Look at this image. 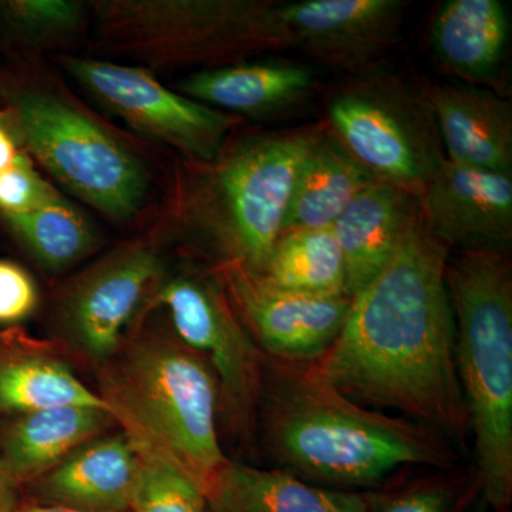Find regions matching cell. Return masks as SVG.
<instances>
[{"label": "cell", "mask_w": 512, "mask_h": 512, "mask_svg": "<svg viewBox=\"0 0 512 512\" xmlns=\"http://www.w3.org/2000/svg\"><path fill=\"white\" fill-rule=\"evenodd\" d=\"M448 256L420 210L390 261L353 296L338 338L315 363L349 399L394 410L466 447Z\"/></svg>", "instance_id": "obj_1"}, {"label": "cell", "mask_w": 512, "mask_h": 512, "mask_svg": "<svg viewBox=\"0 0 512 512\" xmlns=\"http://www.w3.org/2000/svg\"><path fill=\"white\" fill-rule=\"evenodd\" d=\"M258 413L272 468L320 487L372 491L409 467H456L436 431L349 399L315 362L264 356Z\"/></svg>", "instance_id": "obj_2"}, {"label": "cell", "mask_w": 512, "mask_h": 512, "mask_svg": "<svg viewBox=\"0 0 512 512\" xmlns=\"http://www.w3.org/2000/svg\"><path fill=\"white\" fill-rule=\"evenodd\" d=\"M446 284L481 500L495 512H507L512 500V271L507 252L457 251L448 256Z\"/></svg>", "instance_id": "obj_3"}, {"label": "cell", "mask_w": 512, "mask_h": 512, "mask_svg": "<svg viewBox=\"0 0 512 512\" xmlns=\"http://www.w3.org/2000/svg\"><path fill=\"white\" fill-rule=\"evenodd\" d=\"M110 384L103 399L138 450L173 461L207 494L231 461L218 436L217 379L204 357L183 343H144Z\"/></svg>", "instance_id": "obj_4"}, {"label": "cell", "mask_w": 512, "mask_h": 512, "mask_svg": "<svg viewBox=\"0 0 512 512\" xmlns=\"http://www.w3.org/2000/svg\"><path fill=\"white\" fill-rule=\"evenodd\" d=\"M279 6L266 0H111L97 3V12L120 49L151 63L184 66L291 49Z\"/></svg>", "instance_id": "obj_5"}, {"label": "cell", "mask_w": 512, "mask_h": 512, "mask_svg": "<svg viewBox=\"0 0 512 512\" xmlns=\"http://www.w3.org/2000/svg\"><path fill=\"white\" fill-rule=\"evenodd\" d=\"M330 130L377 180L420 200L446 160L423 89L394 74H356L330 96Z\"/></svg>", "instance_id": "obj_6"}, {"label": "cell", "mask_w": 512, "mask_h": 512, "mask_svg": "<svg viewBox=\"0 0 512 512\" xmlns=\"http://www.w3.org/2000/svg\"><path fill=\"white\" fill-rule=\"evenodd\" d=\"M18 123L30 153L70 191L114 220L136 214L147 191L143 165L99 124L43 94L19 100Z\"/></svg>", "instance_id": "obj_7"}, {"label": "cell", "mask_w": 512, "mask_h": 512, "mask_svg": "<svg viewBox=\"0 0 512 512\" xmlns=\"http://www.w3.org/2000/svg\"><path fill=\"white\" fill-rule=\"evenodd\" d=\"M323 127L256 137L235 148L214 180L218 228L234 266L261 275L281 237L299 168Z\"/></svg>", "instance_id": "obj_8"}, {"label": "cell", "mask_w": 512, "mask_h": 512, "mask_svg": "<svg viewBox=\"0 0 512 512\" xmlns=\"http://www.w3.org/2000/svg\"><path fill=\"white\" fill-rule=\"evenodd\" d=\"M64 67L130 126L198 160H215L234 126L228 114L167 89L146 70L74 57Z\"/></svg>", "instance_id": "obj_9"}, {"label": "cell", "mask_w": 512, "mask_h": 512, "mask_svg": "<svg viewBox=\"0 0 512 512\" xmlns=\"http://www.w3.org/2000/svg\"><path fill=\"white\" fill-rule=\"evenodd\" d=\"M181 343L210 360L218 392L235 423L256 419L262 360L247 329L214 285L200 279H175L160 292Z\"/></svg>", "instance_id": "obj_10"}, {"label": "cell", "mask_w": 512, "mask_h": 512, "mask_svg": "<svg viewBox=\"0 0 512 512\" xmlns=\"http://www.w3.org/2000/svg\"><path fill=\"white\" fill-rule=\"evenodd\" d=\"M403 0H301L279 6L291 49L352 76L402 39Z\"/></svg>", "instance_id": "obj_11"}, {"label": "cell", "mask_w": 512, "mask_h": 512, "mask_svg": "<svg viewBox=\"0 0 512 512\" xmlns=\"http://www.w3.org/2000/svg\"><path fill=\"white\" fill-rule=\"evenodd\" d=\"M229 279L242 318L262 352L288 362H316L325 355L352 302L348 295L284 291L238 266H232Z\"/></svg>", "instance_id": "obj_12"}, {"label": "cell", "mask_w": 512, "mask_h": 512, "mask_svg": "<svg viewBox=\"0 0 512 512\" xmlns=\"http://www.w3.org/2000/svg\"><path fill=\"white\" fill-rule=\"evenodd\" d=\"M431 234L448 249L507 251L512 241V177L444 160L419 200Z\"/></svg>", "instance_id": "obj_13"}, {"label": "cell", "mask_w": 512, "mask_h": 512, "mask_svg": "<svg viewBox=\"0 0 512 512\" xmlns=\"http://www.w3.org/2000/svg\"><path fill=\"white\" fill-rule=\"evenodd\" d=\"M421 89L450 163L512 177L510 100L491 87L457 80Z\"/></svg>", "instance_id": "obj_14"}, {"label": "cell", "mask_w": 512, "mask_h": 512, "mask_svg": "<svg viewBox=\"0 0 512 512\" xmlns=\"http://www.w3.org/2000/svg\"><path fill=\"white\" fill-rule=\"evenodd\" d=\"M157 271L153 252L134 247L111 256L84 276L66 303V316L74 338L87 353L106 359L117 349Z\"/></svg>", "instance_id": "obj_15"}, {"label": "cell", "mask_w": 512, "mask_h": 512, "mask_svg": "<svg viewBox=\"0 0 512 512\" xmlns=\"http://www.w3.org/2000/svg\"><path fill=\"white\" fill-rule=\"evenodd\" d=\"M141 454L127 433L77 448L37 478V501L89 512L130 511Z\"/></svg>", "instance_id": "obj_16"}, {"label": "cell", "mask_w": 512, "mask_h": 512, "mask_svg": "<svg viewBox=\"0 0 512 512\" xmlns=\"http://www.w3.org/2000/svg\"><path fill=\"white\" fill-rule=\"evenodd\" d=\"M419 212V201L413 195L377 180L340 214L332 228L345 261L350 298L382 271Z\"/></svg>", "instance_id": "obj_17"}, {"label": "cell", "mask_w": 512, "mask_h": 512, "mask_svg": "<svg viewBox=\"0 0 512 512\" xmlns=\"http://www.w3.org/2000/svg\"><path fill=\"white\" fill-rule=\"evenodd\" d=\"M510 33V15L500 0H447L431 22L430 43L457 82L490 87L503 67Z\"/></svg>", "instance_id": "obj_18"}, {"label": "cell", "mask_w": 512, "mask_h": 512, "mask_svg": "<svg viewBox=\"0 0 512 512\" xmlns=\"http://www.w3.org/2000/svg\"><path fill=\"white\" fill-rule=\"evenodd\" d=\"M178 87L205 106L268 117L302 107L312 96L316 79L308 66L274 60L201 70Z\"/></svg>", "instance_id": "obj_19"}, {"label": "cell", "mask_w": 512, "mask_h": 512, "mask_svg": "<svg viewBox=\"0 0 512 512\" xmlns=\"http://www.w3.org/2000/svg\"><path fill=\"white\" fill-rule=\"evenodd\" d=\"M375 495L320 487L276 468L231 461L205 494V512H370Z\"/></svg>", "instance_id": "obj_20"}, {"label": "cell", "mask_w": 512, "mask_h": 512, "mask_svg": "<svg viewBox=\"0 0 512 512\" xmlns=\"http://www.w3.org/2000/svg\"><path fill=\"white\" fill-rule=\"evenodd\" d=\"M113 414L89 406H63L22 414L0 446V470L16 485L35 481L106 427Z\"/></svg>", "instance_id": "obj_21"}, {"label": "cell", "mask_w": 512, "mask_h": 512, "mask_svg": "<svg viewBox=\"0 0 512 512\" xmlns=\"http://www.w3.org/2000/svg\"><path fill=\"white\" fill-rule=\"evenodd\" d=\"M377 178L323 127L296 175L282 232L332 227L346 207Z\"/></svg>", "instance_id": "obj_22"}, {"label": "cell", "mask_w": 512, "mask_h": 512, "mask_svg": "<svg viewBox=\"0 0 512 512\" xmlns=\"http://www.w3.org/2000/svg\"><path fill=\"white\" fill-rule=\"evenodd\" d=\"M63 406L97 407L113 414L110 404L62 362L25 352L12 343L0 348V413L22 416Z\"/></svg>", "instance_id": "obj_23"}, {"label": "cell", "mask_w": 512, "mask_h": 512, "mask_svg": "<svg viewBox=\"0 0 512 512\" xmlns=\"http://www.w3.org/2000/svg\"><path fill=\"white\" fill-rule=\"evenodd\" d=\"M258 276L266 284L284 291L319 296L348 295L345 261L332 227L284 232Z\"/></svg>", "instance_id": "obj_24"}, {"label": "cell", "mask_w": 512, "mask_h": 512, "mask_svg": "<svg viewBox=\"0 0 512 512\" xmlns=\"http://www.w3.org/2000/svg\"><path fill=\"white\" fill-rule=\"evenodd\" d=\"M6 221L33 255L50 269L74 264L94 245L92 225L55 190L33 210Z\"/></svg>", "instance_id": "obj_25"}, {"label": "cell", "mask_w": 512, "mask_h": 512, "mask_svg": "<svg viewBox=\"0 0 512 512\" xmlns=\"http://www.w3.org/2000/svg\"><path fill=\"white\" fill-rule=\"evenodd\" d=\"M477 491L476 470L446 468L390 493H376L370 512H460Z\"/></svg>", "instance_id": "obj_26"}, {"label": "cell", "mask_w": 512, "mask_h": 512, "mask_svg": "<svg viewBox=\"0 0 512 512\" xmlns=\"http://www.w3.org/2000/svg\"><path fill=\"white\" fill-rule=\"evenodd\" d=\"M140 454L131 512H205L204 491L183 468L157 454Z\"/></svg>", "instance_id": "obj_27"}, {"label": "cell", "mask_w": 512, "mask_h": 512, "mask_svg": "<svg viewBox=\"0 0 512 512\" xmlns=\"http://www.w3.org/2000/svg\"><path fill=\"white\" fill-rule=\"evenodd\" d=\"M52 191L28 158L20 154L15 164L0 171V212L6 220L19 217L33 210Z\"/></svg>", "instance_id": "obj_28"}, {"label": "cell", "mask_w": 512, "mask_h": 512, "mask_svg": "<svg viewBox=\"0 0 512 512\" xmlns=\"http://www.w3.org/2000/svg\"><path fill=\"white\" fill-rule=\"evenodd\" d=\"M10 19L33 35L69 32L80 19V8L66 0H15L5 3Z\"/></svg>", "instance_id": "obj_29"}, {"label": "cell", "mask_w": 512, "mask_h": 512, "mask_svg": "<svg viewBox=\"0 0 512 512\" xmlns=\"http://www.w3.org/2000/svg\"><path fill=\"white\" fill-rule=\"evenodd\" d=\"M35 282L22 266L0 261V323L20 322L36 308Z\"/></svg>", "instance_id": "obj_30"}, {"label": "cell", "mask_w": 512, "mask_h": 512, "mask_svg": "<svg viewBox=\"0 0 512 512\" xmlns=\"http://www.w3.org/2000/svg\"><path fill=\"white\" fill-rule=\"evenodd\" d=\"M20 154L22 153L18 150L12 134L5 127L0 126V171L15 164Z\"/></svg>", "instance_id": "obj_31"}, {"label": "cell", "mask_w": 512, "mask_h": 512, "mask_svg": "<svg viewBox=\"0 0 512 512\" xmlns=\"http://www.w3.org/2000/svg\"><path fill=\"white\" fill-rule=\"evenodd\" d=\"M16 485L2 470H0V512H15L19 500L16 495Z\"/></svg>", "instance_id": "obj_32"}, {"label": "cell", "mask_w": 512, "mask_h": 512, "mask_svg": "<svg viewBox=\"0 0 512 512\" xmlns=\"http://www.w3.org/2000/svg\"><path fill=\"white\" fill-rule=\"evenodd\" d=\"M15 512H89L73 510V508L62 507V505L42 503V501H28L19 503ZM131 512V511H127Z\"/></svg>", "instance_id": "obj_33"}, {"label": "cell", "mask_w": 512, "mask_h": 512, "mask_svg": "<svg viewBox=\"0 0 512 512\" xmlns=\"http://www.w3.org/2000/svg\"><path fill=\"white\" fill-rule=\"evenodd\" d=\"M473 512H495V511L491 510V508L488 507V505L485 504L483 500H481V503L477 505L476 510H474Z\"/></svg>", "instance_id": "obj_34"}]
</instances>
